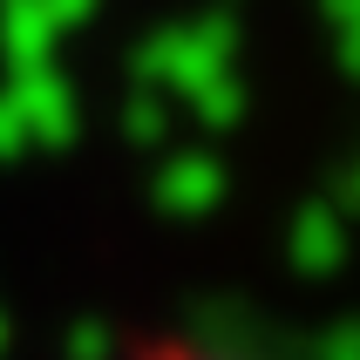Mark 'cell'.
I'll list each match as a JSON object with an SVG mask.
<instances>
[{"mask_svg":"<svg viewBox=\"0 0 360 360\" xmlns=\"http://www.w3.org/2000/svg\"><path fill=\"white\" fill-rule=\"evenodd\" d=\"M157 360H218V354H157Z\"/></svg>","mask_w":360,"mask_h":360,"instance_id":"obj_1","label":"cell"}]
</instances>
